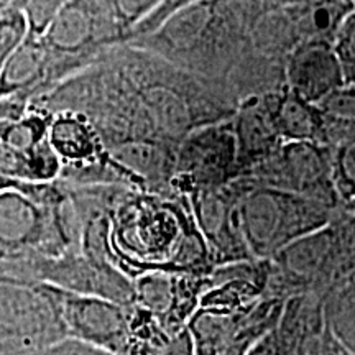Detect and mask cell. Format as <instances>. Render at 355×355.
I'll list each match as a JSON object with an SVG mask.
<instances>
[{"instance_id": "cell-1", "label": "cell", "mask_w": 355, "mask_h": 355, "mask_svg": "<svg viewBox=\"0 0 355 355\" xmlns=\"http://www.w3.org/2000/svg\"><path fill=\"white\" fill-rule=\"evenodd\" d=\"M110 250L132 279L155 272L209 277L216 270L188 196L127 191L112 211Z\"/></svg>"}, {"instance_id": "cell-2", "label": "cell", "mask_w": 355, "mask_h": 355, "mask_svg": "<svg viewBox=\"0 0 355 355\" xmlns=\"http://www.w3.org/2000/svg\"><path fill=\"white\" fill-rule=\"evenodd\" d=\"M102 60L128 87L159 139L170 144L180 145L199 127L230 121L241 104L227 83L188 73L128 43Z\"/></svg>"}, {"instance_id": "cell-3", "label": "cell", "mask_w": 355, "mask_h": 355, "mask_svg": "<svg viewBox=\"0 0 355 355\" xmlns=\"http://www.w3.org/2000/svg\"><path fill=\"white\" fill-rule=\"evenodd\" d=\"M263 10L261 0H198L128 44L188 73L227 83L235 66L252 51Z\"/></svg>"}, {"instance_id": "cell-4", "label": "cell", "mask_w": 355, "mask_h": 355, "mask_svg": "<svg viewBox=\"0 0 355 355\" xmlns=\"http://www.w3.org/2000/svg\"><path fill=\"white\" fill-rule=\"evenodd\" d=\"M237 216L250 255L268 260L306 235L318 232L339 211L314 199L254 184L247 178L234 180Z\"/></svg>"}, {"instance_id": "cell-5", "label": "cell", "mask_w": 355, "mask_h": 355, "mask_svg": "<svg viewBox=\"0 0 355 355\" xmlns=\"http://www.w3.org/2000/svg\"><path fill=\"white\" fill-rule=\"evenodd\" d=\"M268 286L263 298L288 300L303 293L326 296L355 268V229L337 214L329 225L306 235L270 259Z\"/></svg>"}, {"instance_id": "cell-6", "label": "cell", "mask_w": 355, "mask_h": 355, "mask_svg": "<svg viewBox=\"0 0 355 355\" xmlns=\"http://www.w3.org/2000/svg\"><path fill=\"white\" fill-rule=\"evenodd\" d=\"M53 114L21 97L0 99V175L25 183H55L61 162L50 144Z\"/></svg>"}, {"instance_id": "cell-7", "label": "cell", "mask_w": 355, "mask_h": 355, "mask_svg": "<svg viewBox=\"0 0 355 355\" xmlns=\"http://www.w3.org/2000/svg\"><path fill=\"white\" fill-rule=\"evenodd\" d=\"M63 337L60 288L0 273V354L40 350Z\"/></svg>"}, {"instance_id": "cell-8", "label": "cell", "mask_w": 355, "mask_h": 355, "mask_svg": "<svg viewBox=\"0 0 355 355\" xmlns=\"http://www.w3.org/2000/svg\"><path fill=\"white\" fill-rule=\"evenodd\" d=\"M48 139L61 162L58 181L66 186H123L140 191L139 181L115 162L86 115L69 110L53 114Z\"/></svg>"}, {"instance_id": "cell-9", "label": "cell", "mask_w": 355, "mask_h": 355, "mask_svg": "<svg viewBox=\"0 0 355 355\" xmlns=\"http://www.w3.org/2000/svg\"><path fill=\"white\" fill-rule=\"evenodd\" d=\"M42 38L68 79L122 44L105 0H71Z\"/></svg>"}, {"instance_id": "cell-10", "label": "cell", "mask_w": 355, "mask_h": 355, "mask_svg": "<svg viewBox=\"0 0 355 355\" xmlns=\"http://www.w3.org/2000/svg\"><path fill=\"white\" fill-rule=\"evenodd\" d=\"M242 178L254 184L300 194L340 211L332 181V148L327 145L285 141Z\"/></svg>"}, {"instance_id": "cell-11", "label": "cell", "mask_w": 355, "mask_h": 355, "mask_svg": "<svg viewBox=\"0 0 355 355\" xmlns=\"http://www.w3.org/2000/svg\"><path fill=\"white\" fill-rule=\"evenodd\" d=\"M237 178V140L232 119L196 128L178 146L173 191L180 196L224 188Z\"/></svg>"}, {"instance_id": "cell-12", "label": "cell", "mask_w": 355, "mask_h": 355, "mask_svg": "<svg viewBox=\"0 0 355 355\" xmlns=\"http://www.w3.org/2000/svg\"><path fill=\"white\" fill-rule=\"evenodd\" d=\"M28 279L48 283L76 295L96 296L122 306H135V285L132 278L114 263L94 261L83 254L35 260L30 266Z\"/></svg>"}, {"instance_id": "cell-13", "label": "cell", "mask_w": 355, "mask_h": 355, "mask_svg": "<svg viewBox=\"0 0 355 355\" xmlns=\"http://www.w3.org/2000/svg\"><path fill=\"white\" fill-rule=\"evenodd\" d=\"M60 304L66 336L107 350L112 355L125 354L133 306L76 295L61 288Z\"/></svg>"}, {"instance_id": "cell-14", "label": "cell", "mask_w": 355, "mask_h": 355, "mask_svg": "<svg viewBox=\"0 0 355 355\" xmlns=\"http://www.w3.org/2000/svg\"><path fill=\"white\" fill-rule=\"evenodd\" d=\"M188 198L198 227L211 248L216 268L254 259L239 225L234 181L219 189L196 191Z\"/></svg>"}, {"instance_id": "cell-15", "label": "cell", "mask_w": 355, "mask_h": 355, "mask_svg": "<svg viewBox=\"0 0 355 355\" xmlns=\"http://www.w3.org/2000/svg\"><path fill=\"white\" fill-rule=\"evenodd\" d=\"M285 84L290 91L313 104H319L345 86L334 43L304 40L296 44L285 60Z\"/></svg>"}, {"instance_id": "cell-16", "label": "cell", "mask_w": 355, "mask_h": 355, "mask_svg": "<svg viewBox=\"0 0 355 355\" xmlns=\"http://www.w3.org/2000/svg\"><path fill=\"white\" fill-rule=\"evenodd\" d=\"M64 83L42 37L26 35L0 74V99L21 97L32 102Z\"/></svg>"}, {"instance_id": "cell-17", "label": "cell", "mask_w": 355, "mask_h": 355, "mask_svg": "<svg viewBox=\"0 0 355 355\" xmlns=\"http://www.w3.org/2000/svg\"><path fill=\"white\" fill-rule=\"evenodd\" d=\"M178 146L163 140H130L110 146L115 162L139 181L141 193L158 196H180L173 191L176 175Z\"/></svg>"}, {"instance_id": "cell-18", "label": "cell", "mask_w": 355, "mask_h": 355, "mask_svg": "<svg viewBox=\"0 0 355 355\" xmlns=\"http://www.w3.org/2000/svg\"><path fill=\"white\" fill-rule=\"evenodd\" d=\"M232 125L237 140L239 178L247 175L285 144L275 123L266 94L241 101L232 117Z\"/></svg>"}, {"instance_id": "cell-19", "label": "cell", "mask_w": 355, "mask_h": 355, "mask_svg": "<svg viewBox=\"0 0 355 355\" xmlns=\"http://www.w3.org/2000/svg\"><path fill=\"white\" fill-rule=\"evenodd\" d=\"M327 331L324 296L303 293L286 300L275 336L283 355H313Z\"/></svg>"}, {"instance_id": "cell-20", "label": "cell", "mask_w": 355, "mask_h": 355, "mask_svg": "<svg viewBox=\"0 0 355 355\" xmlns=\"http://www.w3.org/2000/svg\"><path fill=\"white\" fill-rule=\"evenodd\" d=\"M266 97L283 141H311L324 145V122L318 104L295 94L286 84L278 91L266 92Z\"/></svg>"}, {"instance_id": "cell-21", "label": "cell", "mask_w": 355, "mask_h": 355, "mask_svg": "<svg viewBox=\"0 0 355 355\" xmlns=\"http://www.w3.org/2000/svg\"><path fill=\"white\" fill-rule=\"evenodd\" d=\"M123 355H194V344L188 327L175 334L168 332L153 314L135 304Z\"/></svg>"}, {"instance_id": "cell-22", "label": "cell", "mask_w": 355, "mask_h": 355, "mask_svg": "<svg viewBox=\"0 0 355 355\" xmlns=\"http://www.w3.org/2000/svg\"><path fill=\"white\" fill-rule=\"evenodd\" d=\"M245 309L232 313L199 308L188 322L194 355H222L237 344L242 314Z\"/></svg>"}, {"instance_id": "cell-23", "label": "cell", "mask_w": 355, "mask_h": 355, "mask_svg": "<svg viewBox=\"0 0 355 355\" xmlns=\"http://www.w3.org/2000/svg\"><path fill=\"white\" fill-rule=\"evenodd\" d=\"M324 308L332 336L355 355V268L326 293Z\"/></svg>"}, {"instance_id": "cell-24", "label": "cell", "mask_w": 355, "mask_h": 355, "mask_svg": "<svg viewBox=\"0 0 355 355\" xmlns=\"http://www.w3.org/2000/svg\"><path fill=\"white\" fill-rule=\"evenodd\" d=\"M324 122V145L355 140V86H343L318 104Z\"/></svg>"}, {"instance_id": "cell-25", "label": "cell", "mask_w": 355, "mask_h": 355, "mask_svg": "<svg viewBox=\"0 0 355 355\" xmlns=\"http://www.w3.org/2000/svg\"><path fill=\"white\" fill-rule=\"evenodd\" d=\"M178 273H145L133 279L135 285V304L148 311L162 326L170 318L176 296Z\"/></svg>"}, {"instance_id": "cell-26", "label": "cell", "mask_w": 355, "mask_h": 355, "mask_svg": "<svg viewBox=\"0 0 355 355\" xmlns=\"http://www.w3.org/2000/svg\"><path fill=\"white\" fill-rule=\"evenodd\" d=\"M165 3L166 0H105L122 44L130 42L133 32Z\"/></svg>"}, {"instance_id": "cell-27", "label": "cell", "mask_w": 355, "mask_h": 355, "mask_svg": "<svg viewBox=\"0 0 355 355\" xmlns=\"http://www.w3.org/2000/svg\"><path fill=\"white\" fill-rule=\"evenodd\" d=\"M332 181L340 209L355 206V140L332 146Z\"/></svg>"}, {"instance_id": "cell-28", "label": "cell", "mask_w": 355, "mask_h": 355, "mask_svg": "<svg viewBox=\"0 0 355 355\" xmlns=\"http://www.w3.org/2000/svg\"><path fill=\"white\" fill-rule=\"evenodd\" d=\"M28 35V21L20 8L0 15V74Z\"/></svg>"}, {"instance_id": "cell-29", "label": "cell", "mask_w": 355, "mask_h": 355, "mask_svg": "<svg viewBox=\"0 0 355 355\" xmlns=\"http://www.w3.org/2000/svg\"><path fill=\"white\" fill-rule=\"evenodd\" d=\"M69 2L71 0H20L19 8L28 21V35L43 37L61 8Z\"/></svg>"}, {"instance_id": "cell-30", "label": "cell", "mask_w": 355, "mask_h": 355, "mask_svg": "<svg viewBox=\"0 0 355 355\" xmlns=\"http://www.w3.org/2000/svg\"><path fill=\"white\" fill-rule=\"evenodd\" d=\"M345 86H355V10L345 19L334 38Z\"/></svg>"}, {"instance_id": "cell-31", "label": "cell", "mask_w": 355, "mask_h": 355, "mask_svg": "<svg viewBox=\"0 0 355 355\" xmlns=\"http://www.w3.org/2000/svg\"><path fill=\"white\" fill-rule=\"evenodd\" d=\"M38 355H112L107 350L96 347V345L84 343V340L74 339L66 336L63 339L56 340L46 347L40 350Z\"/></svg>"}, {"instance_id": "cell-32", "label": "cell", "mask_w": 355, "mask_h": 355, "mask_svg": "<svg viewBox=\"0 0 355 355\" xmlns=\"http://www.w3.org/2000/svg\"><path fill=\"white\" fill-rule=\"evenodd\" d=\"M247 355H283L282 350H279L275 331L270 332V334L263 337L261 340H259L254 347L248 350Z\"/></svg>"}, {"instance_id": "cell-33", "label": "cell", "mask_w": 355, "mask_h": 355, "mask_svg": "<svg viewBox=\"0 0 355 355\" xmlns=\"http://www.w3.org/2000/svg\"><path fill=\"white\" fill-rule=\"evenodd\" d=\"M313 355H352V354H349L347 350L340 345L339 340L332 336V332L327 331V334L324 337L321 345H319V349Z\"/></svg>"}, {"instance_id": "cell-34", "label": "cell", "mask_w": 355, "mask_h": 355, "mask_svg": "<svg viewBox=\"0 0 355 355\" xmlns=\"http://www.w3.org/2000/svg\"><path fill=\"white\" fill-rule=\"evenodd\" d=\"M265 8H295V7H309L316 3L326 2V0H261Z\"/></svg>"}, {"instance_id": "cell-35", "label": "cell", "mask_w": 355, "mask_h": 355, "mask_svg": "<svg viewBox=\"0 0 355 355\" xmlns=\"http://www.w3.org/2000/svg\"><path fill=\"white\" fill-rule=\"evenodd\" d=\"M20 0H0V15L13 10V8H19Z\"/></svg>"}, {"instance_id": "cell-36", "label": "cell", "mask_w": 355, "mask_h": 355, "mask_svg": "<svg viewBox=\"0 0 355 355\" xmlns=\"http://www.w3.org/2000/svg\"><path fill=\"white\" fill-rule=\"evenodd\" d=\"M252 347H248V345H245V344H235L229 350H225L222 355H247V352Z\"/></svg>"}, {"instance_id": "cell-37", "label": "cell", "mask_w": 355, "mask_h": 355, "mask_svg": "<svg viewBox=\"0 0 355 355\" xmlns=\"http://www.w3.org/2000/svg\"><path fill=\"white\" fill-rule=\"evenodd\" d=\"M8 180H10V178H6L3 175H0V191H2L8 184Z\"/></svg>"}, {"instance_id": "cell-38", "label": "cell", "mask_w": 355, "mask_h": 355, "mask_svg": "<svg viewBox=\"0 0 355 355\" xmlns=\"http://www.w3.org/2000/svg\"><path fill=\"white\" fill-rule=\"evenodd\" d=\"M352 2H354V6H355V0H352Z\"/></svg>"}]
</instances>
